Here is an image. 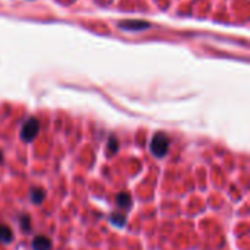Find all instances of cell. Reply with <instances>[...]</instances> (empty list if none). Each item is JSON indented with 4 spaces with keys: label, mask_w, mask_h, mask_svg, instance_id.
<instances>
[{
    "label": "cell",
    "mask_w": 250,
    "mask_h": 250,
    "mask_svg": "<svg viewBox=\"0 0 250 250\" xmlns=\"http://www.w3.org/2000/svg\"><path fill=\"white\" fill-rule=\"evenodd\" d=\"M40 132V122L35 119V117H29L23 126H22V130H21V138L25 141V142H31L37 138Z\"/></svg>",
    "instance_id": "2"
},
{
    "label": "cell",
    "mask_w": 250,
    "mask_h": 250,
    "mask_svg": "<svg viewBox=\"0 0 250 250\" xmlns=\"http://www.w3.org/2000/svg\"><path fill=\"white\" fill-rule=\"evenodd\" d=\"M44 199H45V192H44V189H41V188H32V189H31V201H32L35 205L42 204Z\"/></svg>",
    "instance_id": "5"
},
{
    "label": "cell",
    "mask_w": 250,
    "mask_h": 250,
    "mask_svg": "<svg viewBox=\"0 0 250 250\" xmlns=\"http://www.w3.org/2000/svg\"><path fill=\"white\" fill-rule=\"evenodd\" d=\"M13 240V231L10 230V227L0 224V242L1 243H10Z\"/></svg>",
    "instance_id": "6"
},
{
    "label": "cell",
    "mask_w": 250,
    "mask_h": 250,
    "mask_svg": "<svg viewBox=\"0 0 250 250\" xmlns=\"http://www.w3.org/2000/svg\"><path fill=\"white\" fill-rule=\"evenodd\" d=\"M116 201H117V205H119V207H122V208H130V204H132L130 195H127V193H120V195H117Z\"/></svg>",
    "instance_id": "7"
},
{
    "label": "cell",
    "mask_w": 250,
    "mask_h": 250,
    "mask_svg": "<svg viewBox=\"0 0 250 250\" xmlns=\"http://www.w3.org/2000/svg\"><path fill=\"white\" fill-rule=\"evenodd\" d=\"M21 227H22L23 231H29V229H31V220H29L28 215H23L21 218Z\"/></svg>",
    "instance_id": "10"
},
{
    "label": "cell",
    "mask_w": 250,
    "mask_h": 250,
    "mask_svg": "<svg viewBox=\"0 0 250 250\" xmlns=\"http://www.w3.org/2000/svg\"><path fill=\"white\" fill-rule=\"evenodd\" d=\"M110 221H111V223H113L114 226H117V227H123V226L126 224V217H125L123 214L114 212V214L111 215Z\"/></svg>",
    "instance_id": "9"
},
{
    "label": "cell",
    "mask_w": 250,
    "mask_h": 250,
    "mask_svg": "<svg viewBox=\"0 0 250 250\" xmlns=\"http://www.w3.org/2000/svg\"><path fill=\"white\" fill-rule=\"evenodd\" d=\"M119 26L126 31H142L151 28V23H148L146 21H123L119 23Z\"/></svg>",
    "instance_id": "3"
},
{
    "label": "cell",
    "mask_w": 250,
    "mask_h": 250,
    "mask_svg": "<svg viewBox=\"0 0 250 250\" xmlns=\"http://www.w3.org/2000/svg\"><path fill=\"white\" fill-rule=\"evenodd\" d=\"M3 161V154H1V151H0V163Z\"/></svg>",
    "instance_id": "11"
},
{
    "label": "cell",
    "mask_w": 250,
    "mask_h": 250,
    "mask_svg": "<svg viewBox=\"0 0 250 250\" xmlns=\"http://www.w3.org/2000/svg\"><path fill=\"white\" fill-rule=\"evenodd\" d=\"M117 151H119V141H117V138L114 135H111L108 138V154L114 155Z\"/></svg>",
    "instance_id": "8"
},
{
    "label": "cell",
    "mask_w": 250,
    "mask_h": 250,
    "mask_svg": "<svg viewBox=\"0 0 250 250\" xmlns=\"http://www.w3.org/2000/svg\"><path fill=\"white\" fill-rule=\"evenodd\" d=\"M34 250H50L51 249V242L45 236H37L32 242Z\"/></svg>",
    "instance_id": "4"
},
{
    "label": "cell",
    "mask_w": 250,
    "mask_h": 250,
    "mask_svg": "<svg viewBox=\"0 0 250 250\" xmlns=\"http://www.w3.org/2000/svg\"><path fill=\"white\" fill-rule=\"evenodd\" d=\"M168 146H170V141L164 133H157L154 135L152 141H151V152L155 157H164L168 152Z\"/></svg>",
    "instance_id": "1"
}]
</instances>
